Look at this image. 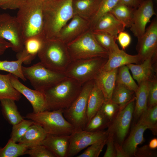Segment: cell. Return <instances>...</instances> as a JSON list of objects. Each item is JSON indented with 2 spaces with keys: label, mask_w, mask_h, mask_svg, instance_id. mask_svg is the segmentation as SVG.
Returning <instances> with one entry per match:
<instances>
[{
  "label": "cell",
  "mask_w": 157,
  "mask_h": 157,
  "mask_svg": "<svg viewBox=\"0 0 157 157\" xmlns=\"http://www.w3.org/2000/svg\"><path fill=\"white\" fill-rule=\"evenodd\" d=\"M73 0L43 1L42 35L47 38H57L60 31L74 16Z\"/></svg>",
  "instance_id": "obj_1"
},
{
  "label": "cell",
  "mask_w": 157,
  "mask_h": 157,
  "mask_svg": "<svg viewBox=\"0 0 157 157\" xmlns=\"http://www.w3.org/2000/svg\"><path fill=\"white\" fill-rule=\"evenodd\" d=\"M82 85L75 79L66 78L44 90L48 110L69 107L79 94Z\"/></svg>",
  "instance_id": "obj_2"
},
{
  "label": "cell",
  "mask_w": 157,
  "mask_h": 157,
  "mask_svg": "<svg viewBox=\"0 0 157 157\" xmlns=\"http://www.w3.org/2000/svg\"><path fill=\"white\" fill-rule=\"evenodd\" d=\"M38 55L44 66L58 72L64 73L72 61L66 44L57 38H44Z\"/></svg>",
  "instance_id": "obj_3"
},
{
  "label": "cell",
  "mask_w": 157,
  "mask_h": 157,
  "mask_svg": "<svg viewBox=\"0 0 157 157\" xmlns=\"http://www.w3.org/2000/svg\"><path fill=\"white\" fill-rule=\"evenodd\" d=\"M43 3L40 0H26L18 9L16 17L21 28L24 42L30 37L42 35Z\"/></svg>",
  "instance_id": "obj_4"
},
{
  "label": "cell",
  "mask_w": 157,
  "mask_h": 157,
  "mask_svg": "<svg viewBox=\"0 0 157 157\" xmlns=\"http://www.w3.org/2000/svg\"><path fill=\"white\" fill-rule=\"evenodd\" d=\"M63 109L46 110L37 113L27 114L25 118L41 126L47 134L70 135L75 130L65 118Z\"/></svg>",
  "instance_id": "obj_5"
},
{
  "label": "cell",
  "mask_w": 157,
  "mask_h": 157,
  "mask_svg": "<svg viewBox=\"0 0 157 157\" xmlns=\"http://www.w3.org/2000/svg\"><path fill=\"white\" fill-rule=\"evenodd\" d=\"M71 61L101 57L108 58V51L97 42L90 30L66 44Z\"/></svg>",
  "instance_id": "obj_6"
},
{
  "label": "cell",
  "mask_w": 157,
  "mask_h": 157,
  "mask_svg": "<svg viewBox=\"0 0 157 157\" xmlns=\"http://www.w3.org/2000/svg\"><path fill=\"white\" fill-rule=\"evenodd\" d=\"M107 59L98 57L72 61L64 73L83 85L95 79Z\"/></svg>",
  "instance_id": "obj_7"
},
{
  "label": "cell",
  "mask_w": 157,
  "mask_h": 157,
  "mask_svg": "<svg viewBox=\"0 0 157 157\" xmlns=\"http://www.w3.org/2000/svg\"><path fill=\"white\" fill-rule=\"evenodd\" d=\"M22 70L24 76L34 88L42 92L67 77L64 73L49 69L40 62L30 67L22 66Z\"/></svg>",
  "instance_id": "obj_8"
},
{
  "label": "cell",
  "mask_w": 157,
  "mask_h": 157,
  "mask_svg": "<svg viewBox=\"0 0 157 157\" xmlns=\"http://www.w3.org/2000/svg\"><path fill=\"white\" fill-rule=\"evenodd\" d=\"M94 80L82 86L78 96L68 108L63 109V115L75 130L83 129L87 123V110L88 97Z\"/></svg>",
  "instance_id": "obj_9"
},
{
  "label": "cell",
  "mask_w": 157,
  "mask_h": 157,
  "mask_svg": "<svg viewBox=\"0 0 157 157\" xmlns=\"http://www.w3.org/2000/svg\"><path fill=\"white\" fill-rule=\"evenodd\" d=\"M0 38L10 43L13 51L17 53L24 48L21 28L16 16L6 13H0Z\"/></svg>",
  "instance_id": "obj_10"
},
{
  "label": "cell",
  "mask_w": 157,
  "mask_h": 157,
  "mask_svg": "<svg viewBox=\"0 0 157 157\" xmlns=\"http://www.w3.org/2000/svg\"><path fill=\"white\" fill-rule=\"evenodd\" d=\"M135 97L123 108L111 122L106 131L115 141L122 145L129 131L134 110Z\"/></svg>",
  "instance_id": "obj_11"
},
{
  "label": "cell",
  "mask_w": 157,
  "mask_h": 157,
  "mask_svg": "<svg viewBox=\"0 0 157 157\" xmlns=\"http://www.w3.org/2000/svg\"><path fill=\"white\" fill-rule=\"evenodd\" d=\"M106 131L94 132L83 129L75 130L70 135L69 144L66 157H72L95 142L105 139Z\"/></svg>",
  "instance_id": "obj_12"
},
{
  "label": "cell",
  "mask_w": 157,
  "mask_h": 157,
  "mask_svg": "<svg viewBox=\"0 0 157 157\" xmlns=\"http://www.w3.org/2000/svg\"><path fill=\"white\" fill-rule=\"evenodd\" d=\"M138 40L136 49L142 62L149 58H156L157 50L156 19L152 22L143 35Z\"/></svg>",
  "instance_id": "obj_13"
},
{
  "label": "cell",
  "mask_w": 157,
  "mask_h": 157,
  "mask_svg": "<svg viewBox=\"0 0 157 157\" xmlns=\"http://www.w3.org/2000/svg\"><path fill=\"white\" fill-rule=\"evenodd\" d=\"M156 15L152 0H144L134 8L130 30L138 39L144 33L146 26L152 17Z\"/></svg>",
  "instance_id": "obj_14"
},
{
  "label": "cell",
  "mask_w": 157,
  "mask_h": 157,
  "mask_svg": "<svg viewBox=\"0 0 157 157\" xmlns=\"http://www.w3.org/2000/svg\"><path fill=\"white\" fill-rule=\"evenodd\" d=\"M10 80L14 88L23 95L30 102L33 107V113H37L48 110L43 92L29 88L21 82L18 77L12 74L10 76Z\"/></svg>",
  "instance_id": "obj_15"
},
{
  "label": "cell",
  "mask_w": 157,
  "mask_h": 157,
  "mask_svg": "<svg viewBox=\"0 0 157 157\" xmlns=\"http://www.w3.org/2000/svg\"><path fill=\"white\" fill-rule=\"evenodd\" d=\"M90 27L89 21L75 15L61 29L57 38L67 44L90 30Z\"/></svg>",
  "instance_id": "obj_16"
},
{
  "label": "cell",
  "mask_w": 157,
  "mask_h": 157,
  "mask_svg": "<svg viewBox=\"0 0 157 157\" xmlns=\"http://www.w3.org/2000/svg\"><path fill=\"white\" fill-rule=\"evenodd\" d=\"M141 63L138 54L130 55L119 49L109 53L107 60L101 71H109L129 64H138Z\"/></svg>",
  "instance_id": "obj_17"
},
{
  "label": "cell",
  "mask_w": 157,
  "mask_h": 157,
  "mask_svg": "<svg viewBox=\"0 0 157 157\" xmlns=\"http://www.w3.org/2000/svg\"><path fill=\"white\" fill-rule=\"evenodd\" d=\"M147 129H148V127L139 120L133 126L128 137L122 145L128 157L134 156L138 146L144 142L143 135Z\"/></svg>",
  "instance_id": "obj_18"
},
{
  "label": "cell",
  "mask_w": 157,
  "mask_h": 157,
  "mask_svg": "<svg viewBox=\"0 0 157 157\" xmlns=\"http://www.w3.org/2000/svg\"><path fill=\"white\" fill-rule=\"evenodd\" d=\"M125 27L123 22L109 12L103 16L90 30L106 32L117 38L119 33L124 31Z\"/></svg>",
  "instance_id": "obj_19"
},
{
  "label": "cell",
  "mask_w": 157,
  "mask_h": 157,
  "mask_svg": "<svg viewBox=\"0 0 157 157\" xmlns=\"http://www.w3.org/2000/svg\"><path fill=\"white\" fill-rule=\"evenodd\" d=\"M70 135L47 134L42 144L46 147L56 157H66Z\"/></svg>",
  "instance_id": "obj_20"
},
{
  "label": "cell",
  "mask_w": 157,
  "mask_h": 157,
  "mask_svg": "<svg viewBox=\"0 0 157 157\" xmlns=\"http://www.w3.org/2000/svg\"><path fill=\"white\" fill-rule=\"evenodd\" d=\"M154 58H148L138 64L131 63L126 65L131 70L133 78L138 85L143 81L154 78L153 65Z\"/></svg>",
  "instance_id": "obj_21"
},
{
  "label": "cell",
  "mask_w": 157,
  "mask_h": 157,
  "mask_svg": "<svg viewBox=\"0 0 157 157\" xmlns=\"http://www.w3.org/2000/svg\"><path fill=\"white\" fill-rule=\"evenodd\" d=\"M118 69L108 72L101 71L94 79L101 90L105 100H111L115 86Z\"/></svg>",
  "instance_id": "obj_22"
},
{
  "label": "cell",
  "mask_w": 157,
  "mask_h": 157,
  "mask_svg": "<svg viewBox=\"0 0 157 157\" xmlns=\"http://www.w3.org/2000/svg\"><path fill=\"white\" fill-rule=\"evenodd\" d=\"M101 0H73L74 15H78L90 22L99 8Z\"/></svg>",
  "instance_id": "obj_23"
},
{
  "label": "cell",
  "mask_w": 157,
  "mask_h": 157,
  "mask_svg": "<svg viewBox=\"0 0 157 157\" xmlns=\"http://www.w3.org/2000/svg\"><path fill=\"white\" fill-rule=\"evenodd\" d=\"M47 134L41 126L34 123L28 128L18 142L28 149L42 144Z\"/></svg>",
  "instance_id": "obj_24"
},
{
  "label": "cell",
  "mask_w": 157,
  "mask_h": 157,
  "mask_svg": "<svg viewBox=\"0 0 157 157\" xmlns=\"http://www.w3.org/2000/svg\"><path fill=\"white\" fill-rule=\"evenodd\" d=\"M44 38L42 35H40L30 37L25 40L23 50L17 53V59L25 58L26 60L23 63L25 64H30L38 55Z\"/></svg>",
  "instance_id": "obj_25"
},
{
  "label": "cell",
  "mask_w": 157,
  "mask_h": 157,
  "mask_svg": "<svg viewBox=\"0 0 157 157\" xmlns=\"http://www.w3.org/2000/svg\"><path fill=\"white\" fill-rule=\"evenodd\" d=\"M105 101V97L101 90L94 80V85L88 100L87 110V123L100 110Z\"/></svg>",
  "instance_id": "obj_26"
},
{
  "label": "cell",
  "mask_w": 157,
  "mask_h": 157,
  "mask_svg": "<svg viewBox=\"0 0 157 157\" xmlns=\"http://www.w3.org/2000/svg\"><path fill=\"white\" fill-rule=\"evenodd\" d=\"M135 93V102L133 115L136 119H139L147 108L149 81L141 82Z\"/></svg>",
  "instance_id": "obj_27"
},
{
  "label": "cell",
  "mask_w": 157,
  "mask_h": 157,
  "mask_svg": "<svg viewBox=\"0 0 157 157\" xmlns=\"http://www.w3.org/2000/svg\"><path fill=\"white\" fill-rule=\"evenodd\" d=\"M0 101L2 115L10 124L15 125L24 119L18 110L15 101L10 99H4Z\"/></svg>",
  "instance_id": "obj_28"
},
{
  "label": "cell",
  "mask_w": 157,
  "mask_h": 157,
  "mask_svg": "<svg viewBox=\"0 0 157 157\" xmlns=\"http://www.w3.org/2000/svg\"><path fill=\"white\" fill-rule=\"evenodd\" d=\"M11 74H0V100L10 99L19 101L22 94L13 86L10 80Z\"/></svg>",
  "instance_id": "obj_29"
},
{
  "label": "cell",
  "mask_w": 157,
  "mask_h": 157,
  "mask_svg": "<svg viewBox=\"0 0 157 157\" xmlns=\"http://www.w3.org/2000/svg\"><path fill=\"white\" fill-rule=\"evenodd\" d=\"M115 86L131 90L135 93L137 91L139 86L131 76L129 69L126 65H123L118 68Z\"/></svg>",
  "instance_id": "obj_30"
},
{
  "label": "cell",
  "mask_w": 157,
  "mask_h": 157,
  "mask_svg": "<svg viewBox=\"0 0 157 157\" xmlns=\"http://www.w3.org/2000/svg\"><path fill=\"white\" fill-rule=\"evenodd\" d=\"M134 9L118 2L109 12L123 22L126 27L130 28L133 22Z\"/></svg>",
  "instance_id": "obj_31"
},
{
  "label": "cell",
  "mask_w": 157,
  "mask_h": 157,
  "mask_svg": "<svg viewBox=\"0 0 157 157\" xmlns=\"http://www.w3.org/2000/svg\"><path fill=\"white\" fill-rule=\"evenodd\" d=\"M110 122L100 110L87 123L83 130L94 132L103 131Z\"/></svg>",
  "instance_id": "obj_32"
},
{
  "label": "cell",
  "mask_w": 157,
  "mask_h": 157,
  "mask_svg": "<svg viewBox=\"0 0 157 157\" xmlns=\"http://www.w3.org/2000/svg\"><path fill=\"white\" fill-rule=\"evenodd\" d=\"M134 93L133 91L115 86L112 95L111 101L118 105L122 109L134 98Z\"/></svg>",
  "instance_id": "obj_33"
},
{
  "label": "cell",
  "mask_w": 157,
  "mask_h": 157,
  "mask_svg": "<svg viewBox=\"0 0 157 157\" xmlns=\"http://www.w3.org/2000/svg\"><path fill=\"white\" fill-rule=\"evenodd\" d=\"M25 60V58H22L15 61H0V70L8 72L25 81L27 79L22 70V64Z\"/></svg>",
  "instance_id": "obj_34"
},
{
  "label": "cell",
  "mask_w": 157,
  "mask_h": 157,
  "mask_svg": "<svg viewBox=\"0 0 157 157\" xmlns=\"http://www.w3.org/2000/svg\"><path fill=\"white\" fill-rule=\"evenodd\" d=\"M28 148L25 146L17 144L10 139L3 147L0 146V157H17L25 154Z\"/></svg>",
  "instance_id": "obj_35"
},
{
  "label": "cell",
  "mask_w": 157,
  "mask_h": 157,
  "mask_svg": "<svg viewBox=\"0 0 157 157\" xmlns=\"http://www.w3.org/2000/svg\"><path fill=\"white\" fill-rule=\"evenodd\" d=\"M95 39L102 47L107 50L109 53L119 48L116 43L117 38L109 33L102 31H92Z\"/></svg>",
  "instance_id": "obj_36"
},
{
  "label": "cell",
  "mask_w": 157,
  "mask_h": 157,
  "mask_svg": "<svg viewBox=\"0 0 157 157\" xmlns=\"http://www.w3.org/2000/svg\"><path fill=\"white\" fill-rule=\"evenodd\" d=\"M146 125L153 134L157 133V105L147 108L140 116L139 120Z\"/></svg>",
  "instance_id": "obj_37"
},
{
  "label": "cell",
  "mask_w": 157,
  "mask_h": 157,
  "mask_svg": "<svg viewBox=\"0 0 157 157\" xmlns=\"http://www.w3.org/2000/svg\"><path fill=\"white\" fill-rule=\"evenodd\" d=\"M119 0H101L99 8L90 21V30L104 15L109 12L119 2Z\"/></svg>",
  "instance_id": "obj_38"
},
{
  "label": "cell",
  "mask_w": 157,
  "mask_h": 157,
  "mask_svg": "<svg viewBox=\"0 0 157 157\" xmlns=\"http://www.w3.org/2000/svg\"><path fill=\"white\" fill-rule=\"evenodd\" d=\"M34 123L31 119H24L17 124L13 125L10 139L15 142H18L28 128Z\"/></svg>",
  "instance_id": "obj_39"
},
{
  "label": "cell",
  "mask_w": 157,
  "mask_h": 157,
  "mask_svg": "<svg viewBox=\"0 0 157 157\" xmlns=\"http://www.w3.org/2000/svg\"><path fill=\"white\" fill-rule=\"evenodd\" d=\"M107 138L93 143L77 157H98L106 144Z\"/></svg>",
  "instance_id": "obj_40"
},
{
  "label": "cell",
  "mask_w": 157,
  "mask_h": 157,
  "mask_svg": "<svg viewBox=\"0 0 157 157\" xmlns=\"http://www.w3.org/2000/svg\"><path fill=\"white\" fill-rule=\"evenodd\" d=\"M120 110L119 106L111 100H105L100 110L110 123L114 119Z\"/></svg>",
  "instance_id": "obj_41"
},
{
  "label": "cell",
  "mask_w": 157,
  "mask_h": 157,
  "mask_svg": "<svg viewBox=\"0 0 157 157\" xmlns=\"http://www.w3.org/2000/svg\"><path fill=\"white\" fill-rule=\"evenodd\" d=\"M31 157H56L46 147L42 144L28 149L25 152Z\"/></svg>",
  "instance_id": "obj_42"
},
{
  "label": "cell",
  "mask_w": 157,
  "mask_h": 157,
  "mask_svg": "<svg viewBox=\"0 0 157 157\" xmlns=\"http://www.w3.org/2000/svg\"><path fill=\"white\" fill-rule=\"evenodd\" d=\"M157 105V81L156 78L149 81L147 108Z\"/></svg>",
  "instance_id": "obj_43"
},
{
  "label": "cell",
  "mask_w": 157,
  "mask_h": 157,
  "mask_svg": "<svg viewBox=\"0 0 157 157\" xmlns=\"http://www.w3.org/2000/svg\"><path fill=\"white\" fill-rule=\"evenodd\" d=\"M26 0H0V8L4 10L18 9Z\"/></svg>",
  "instance_id": "obj_44"
},
{
  "label": "cell",
  "mask_w": 157,
  "mask_h": 157,
  "mask_svg": "<svg viewBox=\"0 0 157 157\" xmlns=\"http://www.w3.org/2000/svg\"><path fill=\"white\" fill-rule=\"evenodd\" d=\"M114 140L113 136L108 135L106 144L107 148L104 157H116V152L114 145Z\"/></svg>",
  "instance_id": "obj_45"
},
{
  "label": "cell",
  "mask_w": 157,
  "mask_h": 157,
  "mask_svg": "<svg viewBox=\"0 0 157 157\" xmlns=\"http://www.w3.org/2000/svg\"><path fill=\"white\" fill-rule=\"evenodd\" d=\"M117 39L123 50L126 49L130 45L131 41V36L129 33L124 31L119 33Z\"/></svg>",
  "instance_id": "obj_46"
},
{
  "label": "cell",
  "mask_w": 157,
  "mask_h": 157,
  "mask_svg": "<svg viewBox=\"0 0 157 157\" xmlns=\"http://www.w3.org/2000/svg\"><path fill=\"white\" fill-rule=\"evenodd\" d=\"M150 149L148 145L140 148H137L134 154L136 157H153L156 156V153Z\"/></svg>",
  "instance_id": "obj_47"
},
{
  "label": "cell",
  "mask_w": 157,
  "mask_h": 157,
  "mask_svg": "<svg viewBox=\"0 0 157 157\" xmlns=\"http://www.w3.org/2000/svg\"><path fill=\"white\" fill-rule=\"evenodd\" d=\"M119 2L133 8H137L141 3L139 0H119Z\"/></svg>",
  "instance_id": "obj_48"
},
{
  "label": "cell",
  "mask_w": 157,
  "mask_h": 157,
  "mask_svg": "<svg viewBox=\"0 0 157 157\" xmlns=\"http://www.w3.org/2000/svg\"><path fill=\"white\" fill-rule=\"evenodd\" d=\"M116 157H128L124 150L122 145L114 141Z\"/></svg>",
  "instance_id": "obj_49"
},
{
  "label": "cell",
  "mask_w": 157,
  "mask_h": 157,
  "mask_svg": "<svg viewBox=\"0 0 157 157\" xmlns=\"http://www.w3.org/2000/svg\"><path fill=\"white\" fill-rule=\"evenodd\" d=\"M12 47L11 44L4 40H0V56L3 54L8 48Z\"/></svg>",
  "instance_id": "obj_50"
},
{
  "label": "cell",
  "mask_w": 157,
  "mask_h": 157,
  "mask_svg": "<svg viewBox=\"0 0 157 157\" xmlns=\"http://www.w3.org/2000/svg\"><path fill=\"white\" fill-rule=\"evenodd\" d=\"M149 148L152 149H155L157 148V139L155 138L151 139L148 145Z\"/></svg>",
  "instance_id": "obj_51"
},
{
  "label": "cell",
  "mask_w": 157,
  "mask_h": 157,
  "mask_svg": "<svg viewBox=\"0 0 157 157\" xmlns=\"http://www.w3.org/2000/svg\"><path fill=\"white\" fill-rule=\"evenodd\" d=\"M40 0L42 1H46L48 0Z\"/></svg>",
  "instance_id": "obj_52"
},
{
  "label": "cell",
  "mask_w": 157,
  "mask_h": 157,
  "mask_svg": "<svg viewBox=\"0 0 157 157\" xmlns=\"http://www.w3.org/2000/svg\"><path fill=\"white\" fill-rule=\"evenodd\" d=\"M140 0V2H141V1H144V0Z\"/></svg>",
  "instance_id": "obj_53"
},
{
  "label": "cell",
  "mask_w": 157,
  "mask_h": 157,
  "mask_svg": "<svg viewBox=\"0 0 157 157\" xmlns=\"http://www.w3.org/2000/svg\"><path fill=\"white\" fill-rule=\"evenodd\" d=\"M1 39L0 38V40H1Z\"/></svg>",
  "instance_id": "obj_54"
}]
</instances>
